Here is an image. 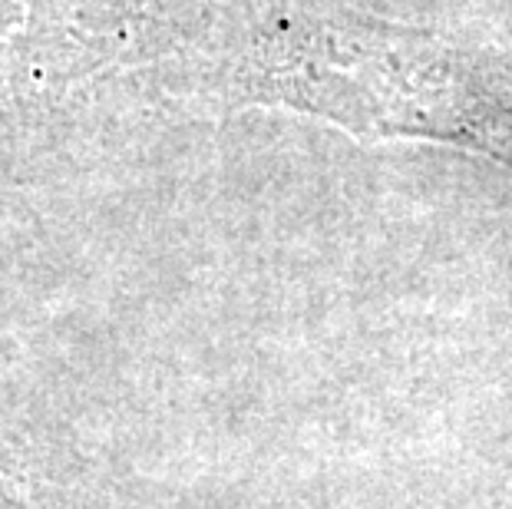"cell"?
<instances>
[{
  "mask_svg": "<svg viewBox=\"0 0 512 509\" xmlns=\"http://www.w3.org/2000/svg\"><path fill=\"white\" fill-rule=\"evenodd\" d=\"M0 509H10V500H7V496H0Z\"/></svg>",
  "mask_w": 512,
  "mask_h": 509,
  "instance_id": "obj_1",
  "label": "cell"
}]
</instances>
